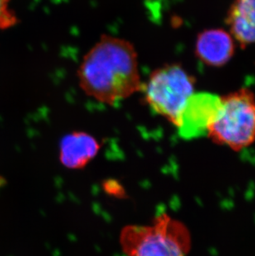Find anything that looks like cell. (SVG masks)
<instances>
[{
  "label": "cell",
  "mask_w": 255,
  "mask_h": 256,
  "mask_svg": "<svg viewBox=\"0 0 255 256\" xmlns=\"http://www.w3.org/2000/svg\"><path fill=\"white\" fill-rule=\"evenodd\" d=\"M226 22L241 44H255V0H234Z\"/></svg>",
  "instance_id": "ba28073f"
},
{
  "label": "cell",
  "mask_w": 255,
  "mask_h": 256,
  "mask_svg": "<svg viewBox=\"0 0 255 256\" xmlns=\"http://www.w3.org/2000/svg\"><path fill=\"white\" fill-rule=\"evenodd\" d=\"M212 140L238 150L255 140V96L247 89L222 98L216 116L208 130Z\"/></svg>",
  "instance_id": "3957f363"
},
{
  "label": "cell",
  "mask_w": 255,
  "mask_h": 256,
  "mask_svg": "<svg viewBox=\"0 0 255 256\" xmlns=\"http://www.w3.org/2000/svg\"><path fill=\"white\" fill-rule=\"evenodd\" d=\"M77 78L88 96L108 106L141 92L144 84L134 44L106 34L84 55Z\"/></svg>",
  "instance_id": "6da1fadb"
},
{
  "label": "cell",
  "mask_w": 255,
  "mask_h": 256,
  "mask_svg": "<svg viewBox=\"0 0 255 256\" xmlns=\"http://www.w3.org/2000/svg\"><path fill=\"white\" fill-rule=\"evenodd\" d=\"M196 52L198 58L207 65L220 66L226 64L233 55V40L220 29L208 30L198 36Z\"/></svg>",
  "instance_id": "52a82bcc"
},
{
  "label": "cell",
  "mask_w": 255,
  "mask_h": 256,
  "mask_svg": "<svg viewBox=\"0 0 255 256\" xmlns=\"http://www.w3.org/2000/svg\"><path fill=\"white\" fill-rule=\"evenodd\" d=\"M121 249L126 256H186L190 236L185 225L166 213L150 225H128L120 232Z\"/></svg>",
  "instance_id": "7a4b0ae2"
},
{
  "label": "cell",
  "mask_w": 255,
  "mask_h": 256,
  "mask_svg": "<svg viewBox=\"0 0 255 256\" xmlns=\"http://www.w3.org/2000/svg\"><path fill=\"white\" fill-rule=\"evenodd\" d=\"M106 191L108 194H112L114 196H121L122 194H126L122 189V186L114 180H108V181L106 182Z\"/></svg>",
  "instance_id": "30bf717a"
},
{
  "label": "cell",
  "mask_w": 255,
  "mask_h": 256,
  "mask_svg": "<svg viewBox=\"0 0 255 256\" xmlns=\"http://www.w3.org/2000/svg\"><path fill=\"white\" fill-rule=\"evenodd\" d=\"M11 0H0V30L14 27L18 22L14 11L10 8Z\"/></svg>",
  "instance_id": "9c48e42d"
},
{
  "label": "cell",
  "mask_w": 255,
  "mask_h": 256,
  "mask_svg": "<svg viewBox=\"0 0 255 256\" xmlns=\"http://www.w3.org/2000/svg\"><path fill=\"white\" fill-rule=\"evenodd\" d=\"M100 147V142L90 134L73 131L60 140V164L69 170H82L96 157Z\"/></svg>",
  "instance_id": "8992f818"
},
{
  "label": "cell",
  "mask_w": 255,
  "mask_h": 256,
  "mask_svg": "<svg viewBox=\"0 0 255 256\" xmlns=\"http://www.w3.org/2000/svg\"><path fill=\"white\" fill-rule=\"evenodd\" d=\"M141 92L154 113L176 126L182 110L194 93V79L180 65L164 66L150 74Z\"/></svg>",
  "instance_id": "277c9868"
},
{
  "label": "cell",
  "mask_w": 255,
  "mask_h": 256,
  "mask_svg": "<svg viewBox=\"0 0 255 256\" xmlns=\"http://www.w3.org/2000/svg\"><path fill=\"white\" fill-rule=\"evenodd\" d=\"M220 104L222 97L216 94L193 93L182 110L175 126L180 138L189 140L206 136Z\"/></svg>",
  "instance_id": "5b68a950"
}]
</instances>
